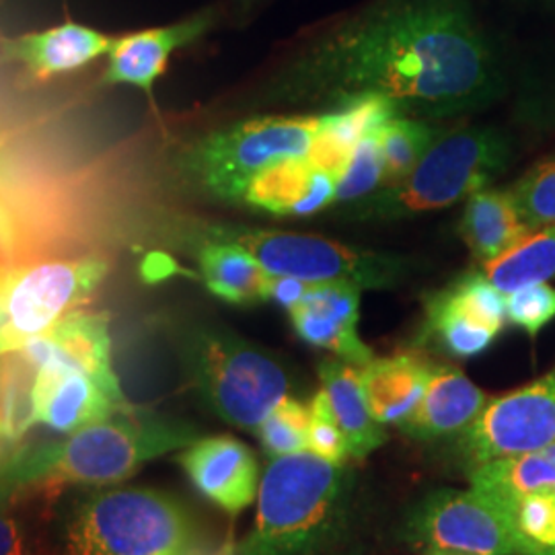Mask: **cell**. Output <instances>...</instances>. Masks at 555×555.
Wrapping results in <instances>:
<instances>
[{"label": "cell", "mask_w": 555, "mask_h": 555, "mask_svg": "<svg viewBox=\"0 0 555 555\" xmlns=\"http://www.w3.org/2000/svg\"><path fill=\"white\" fill-rule=\"evenodd\" d=\"M498 91L494 52L465 0H383L313 41L276 87L286 103L383 98L426 121L469 114Z\"/></svg>", "instance_id": "6da1fadb"}, {"label": "cell", "mask_w": 555, "mask_h": 555, "mask_svg": "<svg viewBox=\"0 0 555 555\" xmlns=\"http://www.w3.org/2000/svg\"><path fill=\"white\" fill-rule=\"evenodd\" d=\"M194 440H198L194 428L126 405L62 442L23 444L0 467V483L23 496H48L68 486L109 488L130 479L144 463L185 449Z\"/></svg>", "instance_id": "7a4b0ae2"}, {"label": "cell", "mask_w": 555, "mask_h": 555, "mask_svg": "<svg viewBox=\"0 0 555 555\" xmlns=\"http://www.w3.org/2000/svg\"><path fill=\"white\" fill-rule=\"evenodd\" d=\"M354 472L309 451L270 459L251 531L233 555H321L344 533Z\"/></svg>", "instance_id": "3957f363"}, {"label": "cell", "mask_w": 555, "mask_h": 555, "mask_svg": "<svg viewBox=\"0 0 555 555\" xmlns=\"http://www.w3.org/2000/svg\"><path fill=\"white\" fill-rule=\"evenodd\" d=\"M178 352L185 377L217 416L241 430L256 433L293 380L286 366L258 344L210 323L181 330Z\"/></svg>", "instance_id": "277c9868"}, {"label": "cell", "mask_w": 555, "mask_h": 555, "mask_svg": "<svg viewBox=\"0 0 555 555\" xmlns=\"http://www.w3.org/2000/svg\"><path fill=\"white\" fill-rule=\"evenodd\" d=\"M508 159V142L492 128L442 132L405 178L341 206V217L357 222H389L449 208L488 188L506 169Z\"/></svg>", "instance_id": "5b68a950"}, {"label": "cell", "mask_w": 555, "mask_h": 555, "mask_svg": "<svg viewBox=\"0 0 555 555\" xmlns=\"http://www.w3.org/2000/svg\"><path fill=\"white\" fill-rule=\"evenodd\" d=\"M66 555H196V527L178 498L151 488H98L68 511Z\"/></svg>", "instance_id": "8992f818"}, {"label": "cell", "mask_w": 555, "mask_h": 555, "mask_svg": "<svg viewBox=\"0 0 555 555\" xmlns=\"http://www.w3.org/2000/svg\"><path fill=\"white\" fill-rule=\"evenodd\" d=\"M321 126L318 116H259L212 130L178 157L179 176L208 198L243 204L249 183L280 160L305 157Z\"/></svg>", "instance_id": "52a82bcc"}, {"label": "cell", "mask_w": 555, "mask_h": 555, "mask_svg": "<svg viewBox=\"0 0 555 555\" xmlns=\"http://www.w3.org/2000/svg\"><path fill=\"white\" fill-rule=\"evenodd\" d=\"M204 238L229 241L247 249L272 276L319 282H352L362 291H387L410 274L412 261L337 243L334 238L238 224H212Z\"/></svg>", "instance_id": "ba28073f"}, {"label": "cell", "mask_w": 555, "mask_h": 555, "mask_svg": "<svg viewBox=\"0 0 555 555\" xmlns=\"http://www.w3.org/2000/svg\"><path fill=\"white\" fill-rule=\"evenodd\" d=\"M107 272L101 258L0 261V357L20 352L89 302Z\"/></svg>", "instance_id": "9c48e42d"}, {"label": "cell", "mask_w": 555, "mask_h": 555, "mask_svg": "<svg viewBox=\"0 0 555 555\" xmlns=\"http://www.w3.org/2000/svg\"><path fill=\"white\" fill-rule=\"evenodd\" d=\"M455 440V456L469 472L506 456L555 444V373L506 396L488 399L476 422Z\"/></svg>", "instance_id": "30bf717a"}, {"label": "cell", "mask_w": 555, "mask_h": 555, "mask_svg": "<svg viewBox=\"0 0 555 555\" xmlns=\"http://www.w3.org/2000/svg\"><path fill=\"white\" fill-rule=\"evenodd\" d=\"M405 537L451 554L518 555L504 508L474 488L428 494L405 520Z\"/></svg>", "instance_id": "8fae6325"}, {"label": "cell", "mask_w": 555, "mask_h": 555, "mask_svg": "<svg viewBox=\"0 0 555 555\" xmlns=\"http://www.w3.org/2000/svg\"><path fill=\"white\" fill-rule=\"evenodd\" d=\"M21 352L36 371L48 364L80 371L95 378L116 403L128 405V399L121 393L118 375L112 364V336L107 313H93L82 309L70 311L46 334L31 339Z\"/></svg>", "instance_id": "7c38bea8"}, {"label": "cell", "mask_w": 555, "mask_h": 555, "mask_svg": "<svg viewBox=\"0 0 555 555\" xmlns=\"http://www.w3.org/2000/svg\"><path fill=\"white\" fill-rule=\"evenodd\" d=\"M360 297L362 288L352 282L309 284L305 297L288 311L295 334L357 369L364 366L375 354L358 336Z\"/></svg>", "instance_id": "4fadbf2b"}, {"label": "cell", "mask_w": 555, "mask_h": 555, "mask_svg": "<svg viewBox=\"0 0 555 555\" xmlns=\"http://www.w3.org/2000/svg\"><path fill=\"white\" fill-rule=\"evenodd\" d=\"M178 461L199 494L227 515L243 513L258 498V459L237 438H198L179 453Z\"/></svg>", "instance_id": "5bb4252c"}, {"label": "cell", "mask_w": 555, "mask_h": 555, "mask_svg": "<svg viewBox=\"0 0 555 555\" xmlns=\"http://www.w3.org/2000/svg\"><path fill=\"white\" fill-rule=\"evenodd\" d=\"M339 173L305 157L280 160L261 171L243 204L274 217H313L334 206Z\"/></svg>", "instance_id": "9a60e30c"}, {"label": "cell", "mask_w": 555, "mask_h": 555, "mask_svg": "<svg viewBox=\"0 0 555 555\" xmlns=\"http://www.w3.org/2000/svg\"><path fill=\"white\" fill-rule=\"evenodd\" d=\"M121 408L126 405L116 403L95 378L80 371L59 364L36 371L34 416L36 424L52 433L73 435L89 424L114 416Z\"/></svg>", "instance_id": "2e32d148"}, {"label": "cell", "mask_w": 555, "mask_h": 555, "mask_svg": "<svg viewBox=\"0 0 555 555\" xmlns=\"http://www.w3.org/2000/svg\"><path fill=\"white\" fill-rule=\"evenodd\" d=\"M114 43V36L79 23H64L46 31L0 38V54L21 64L34 79L48 80L109 54Z\"/></svg>", "instance_id": "e0dca14e"}, {"label": "cell", "mask_w": 555, "mask_h": 555, "mask_svg": "<svg viewBox=\"0 0 555 555\" xmlns=\"http://www.w3.org/2000/svg\"><path fill=\"white\" fill-rule=\"evenodd\" d=\"M212 27L210 13H198L190 20L179 21L167 27L144 29L116 38L103 82L132 85L144 93H153V87L165 73L169 59L179 48L199 40Z\"/></svg>", "instance_id": "ac0fdd59"}, {"label": "cell", "mask_w": 555, "mask_h": 555, "mask_svg": "<svg viewBox=\"0 0 555 555\" xmlns=\"http://www.w3.org/2000/svg\"><path fill=\"white\" fill-rule=\"evenodd\" d=\"M490 397L451 364H435L416 410L397 428L416 440L455 438L481 414Z\"/></svg>", "instance_id": "d6986e66"}, {"label": "cell", "mask_w": 555, "mask_h": 555, "mask_svg": "<svg viewBox=\"0 0 555 555\" xmlns=\"http://www.w3.org/2000/svg\"><path fill=\"white\" fill-rule=\"evenodd\" d=\"M435 362L417 352L373 358L358 369L369 410L378 424L399 426L416 410Z\"/></svg>", "instance_id": "ffe728a7"}, {"label": "cell", "mask_w": 555, "mask_h": 555, "mask_svg": "<svg viewBox=\"0 0 555 555\" xmlns=\"http://www.w3.org/2000/svg\"><path fill=\"white\" fill-rule=\"evenodd\" d=\"M321 389L330 399L339 430L348 442V453L354 459H366L387 442L385 426L371 414L357 366L327 358L319 362Z\"/></svg>", "instance_id": "44dd1931"}, {"label": "cell", "mask_w": 555, "mask_h": 555, "mask_svg": "<svg viewBox=\"0 0 555 555\" xmlns=\"http://www.w3.org/2000/svg\"><path fill=\"white\" fill-rule=\"evenodd\" d=\"M459 231L474 259L486 266L533 229L520 219L511 190L481 188L465 198Z\"/></svg>", "instance_id": "7402d4cb"}, {"label": "cell", "mask_w": 555, "mask_h": 555, "mask_svg": "<svg viewBox=\"0 0 555 555\" xmlns=\"http://www.w3.org/2000/svg\"><path fill=\"white\" fill-rule=\"evenodd\" d=\"M396 105L383 98H358L321 114V126L307 157L341 176L358 144L397 118Z\"/></svg>", "instance_id": "603a6c76"}, {"label": "cell", "mask_w": 555, "mask_h": 555, "mask_svg": "<svg viewBox=\"0 0 555 555\" xmlns=\"http://www.w3.org/2000/svg\"><path fill=\"white\" fill-rule=\"evenodd\" d=\"M198 263L202 280L215 297L243 307L266 300L270 274L241 245L217 238H202Z\"/></svg>", "instance_id": "cb8c5ba5"}, {"label": "cell", "mask_w": 555, "mask_h": 555, "mask_svg": "<svg viewBox=\"0 0 555 555\" xmlns=\"http://www.w3.org/2000/svg\"><path fill=\"white\" fill-rule=\"evenodd\" d=\"M467 479L476 492L500 506L533 492H555V444L477 465L467 472Z\"/></svg>", "instance_id": "d4e9b609"}, {"label": "cell", "mask_w": 555, "mask_h": 555, "mask_svg": "<svg viewBox=\"0 0 555 555\" xmlns=\"http://www.w3.org/2000/svg\"><path fill=\"white\" fill-rule=\"evenodd\" d=\"M498 336V332L477 323L461 309L449 286L426 300L422 339L433 344L442 354L456 360L476 358L488 352Z\"/></svg>", "instance_id": "484cf974"}, {"label": "cell", "mask_w": 555, "mask_h": 555, "mask_svg": "<svg viewBox=\"0 0 555 555\" xmlns=\"http://www.w3.org/2000/svg\"><path fill=\"white\" fill-rule=\"evenodd\" d=\"M481 272L504 295L554 280L555 224L533 229L500 258L481 266Z\"/></svg>", "instance_id": "4316f807"}, {"label": "cell", "mask_w": 555, "mask_h": 555, "mask_svg": "<svg viewBox=\"0 0 555 555\" xmlns=\"http://www.w3.org/2000/svg\"><path fill=\"white\" fill-rule=\"evenodd\" d=\"M36 369L23 352L0 357V453L13 456L36 424L34 416Z\"/></svg>", "instance_id": "83f0119b"}, {"label": "cell", "mask_w": 555, "mask_h": 555, "mask_svg": "<svg viewBox=\"0 0 555 555\" xmlns=\"http://www.w3.org/2000/svg\"><path fill=\"white\" fill-rule=\"evenodd\" d=\"M442 128L433 126L426 119L397 118L385 121L377 130L378 149L385 160V185H391L405 178L426 151L440 139Z\"/></svg>", "instance_id": "f1b7e54d"}, {"label": "cell", "mask_w": 555, "mask_h": 555, "mask_svg": "<svg viewBox=\"0 0 555 555\" xmlns=\"http://www.w3.org/2000/svg\"><path fill=\"white\" fill-rule=\"evenodd\" d=\"M502 508L511 520L518 555H555V492H533Z\"/></svg>", "instance_id": "f546056e"}, {"label": "cell", "mask_w": 555, "mask_h": 555, "mask_svg": "<svg viewBox=\"0 0 555 555\" xmlns=\"http://www.w3.org/2000/svg\"><path fill=\"white\" fill-rule=\"evenodd\" d=\"M311 412L295 397H284L256 428L261 451L268 459L309 451Z\"/></svg>", "instance_id": "4dcf8cb0"}, {"label": "cell", "mask_w": 555, "mask_h": 555, "mask_svg": "<svg viewBox=\"0 0 555 555\" xmlns=\"http://www.w3.org/2000/svg\"><path fill=\"white\" fill-rule=\"evenodd\" d=\"M385 183V160L378 149L377 132L357 146L337 181L334 206H346L375 194Z\"/></svg>", "instance_id": "1f68e13d"}, {"label": "cell", "mask_w": 555, "mask_h": 555, "mask_svg": "<svg viewBox=\"0 0 555 555\" xmlns=\"http://www.w3.org/2000/svg\"><path fill=\"white\" fill-rule=\"evenodd\" d=\"M451 295L461 309L476 319L477 323L502 332L508 323L506 318V295L486 278L481 270H469L449 284Z\"/></svg>", "instance_id": "d6a6232c"}, {"label": "cell", "mask_w": 555, "mask_h": 555, "mask_svg": "<svg viewBox=\"0 0 555 555\" xmlns=\"http://www.w3.org/2000/svg\"><path fill=\"white\" fill-rule=\"evenodd\" d=\"M511 194L529 229L555 224V160L539 163L511 188Z\"/></svg>", "instance_id": "836d02e7"}, {"label": "cell", "mask_w": 555, "mask_h": 555, "mask_svg": "<svg viewBox=\"0 0 555 555\" xmlns=\"http://www.w3.org/2000/svg\"><path fill=\"white\" fill-rule=\"evenodd\" d=\"M506 318L527 336H539V332L555 319L554 286L541 282L506 295Z\"/></svg>", "instance_id": "e575fe53"}, {"label": "cell", "mask_w": 555, "mask_h": 555, "mask_svg": "<svg viewBox=\"0 0 555 555\" xmlns=\"http://www.w3.org/2000/svg\"><path fill=\"white\" fill-rule=\"evenodd\" d=\"M309 412V453L332 463H344L346 456H350L348 442L337 426L330 399L323 393V389L313 397Z\"/></svg>", "instance_id": "d590c367"}, {"label": "cell", "mask_w": 555, "mask_h": 555, "mask_svg": "<svg viewBox=\"0 0 555 555\" xmlns=\"http://www.w3.org/2000/svg\"><path fill=\"white\" fill-rule=\"evenodd\" d=\"M21 496L0 483V555H38L27 520L21 515Z\"/></svg>", "instance_id": "8d00e7d4"}, {"label": "cell", "mask_w": 555, "mask_h": 555, "mask_svg": "<svg viewBox=\"0 0 555 555\" xmlns=\"http://www.w3.org/2000/svg\"><path fill=\"white\" fill-rule=\"evenodd\" d=\"M307 288H309V282H302L298 278L272 276L270 274L268 286H266V300H272L282 309L291 311L297 307L300 298L305 297Z\"/></svg>", "instance_id": "74e56055"}, {"label": "cell", "mask_w": 555, "mask_h": 555, "mask_svg": "<svg viewBox=\"0 0 555 555\" xmlns=\"http://www.w3.org/2000/svg\"><path fill=\"white\" fill-rule=\"evenodd\" d=\"M17 224L0 202V261H11L15 249H17Z\"/></svg>", "instance_id": "f35d334b"}, {"label": "cell", "mask_w": 555, "mask_h": 555, "mask_svg": "<svg viewBox=\"0 0 555 555\" xmlns=\"http://www.w3.org/2000/svg\"><path fill=\"white\" fill-rule=\"evenodd\" d=\"M426 555H461V554H451V552H438V550H430Z\"/></svg>", "instance_id": "ab89813d"}, {"label": "cell", "mask_w": 555, "mask_h": 555, "mask_svg": "<svg viewBox=\"0 0 555 555\" xmlns=\"http://www.w3.org/2000/svg\"><path fill=\"white\" fill-rule=\"evenodd\" d=\"M9 459H11V456L4 455V453H0V467H2V465H4Z\"/></svg>", "instance_id": "60d3db41"}]
</instances>
